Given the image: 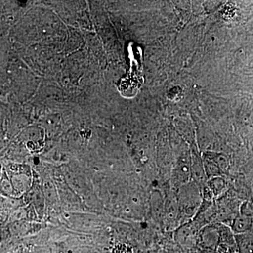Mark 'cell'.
Segmentation results:
<instances>
[{"label":"cell","instance_id":"1","mask_svg":"<svg viewBox=\"0 0 253 253\" xmlns=\"http://www.w3.org/2000/svg\"><path fill=\"white\" fill-rule=\"evenodd\" d=\"M235 239L239 253H253V234H236Z\"/></svg>","mask_w":253,"mask_h":253},{"label":"cell","instance_id":"2","mask_svg":"<svg viewBox=\"0 0 253 253\" xmlns=\"http://www.w3.org/2000/svg\"><path fill=\"white\" fill-rule=\"evenodd\" d=\"M252 225V221L249 216L241 214L237 216L234 219L233 224V230L236 234H244L248 232Z\"/></svg>","mask_w":253,"mask_h":253},{"label":"cell","instance_id":"3","mask_svg":"<svg viewBox=\"0 0 253 253\" xmlns=\"http://www.w3.org/2000/svg\"><path fill=\"white\" fill-rule=\"evenodd\" d=\"M0 189L5 194H10L12 192V186L6 179L0 181Z\"/></svg>","mask_w":253,"mask_h":253}]
</instances>
